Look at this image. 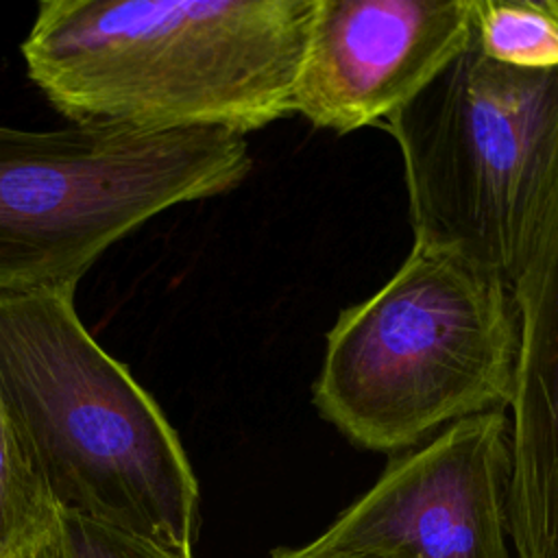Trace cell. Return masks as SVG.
Returning <instances> with one entry per match:
<instances>
[{
  "label": "cell",
  "mask_w": 558,
  "mask_h": 558,
  "mask_svg": "<svg viewBox=\"0 0 558 558\" xmlns=\"http://www.w3.org/2000/svg\"><path fill=\"white\" fill-rule=\"evenodd\" d=\"M316 0H46L28 78L74 124L240 135L292 111Z\"/></svg>",
  "instance_id": "6da1fadb"
},
{
  "label": "cell",
  "mask_w": 558,
  "mask_h": 558,
  "mask_svg": "<svg viewBox=\"0 0 558 558\" xmlns=\"http://www.w3.org/2000/svg\"><path fill=\"white\" fill-rule=\"evenodd\" d=\"M0 399L59 510L192 551L185 449L81 323L74 288L0 290Z\"/></svg>",
  "instance_id": "7a4b0ae2"
},
{
  "label": "cell",
  "mask_w": 558,
  "mask_h": 558,
  "mask_svg": "<svg viewBox=\"0 0 558 558\" xmlns=\"http://www.w3.org/2000/svg\"><path fill=\"white\" fill-rule=\"evenodd\" d=\"M519 314L495 275L414 244L327 333L312 399L353 445L401 451L512 401Z\"/></svg>",
  "instance_id": "3957f363"
},
{
  "label": "cell",
  "mask_w": 558,
  "mask_h": 558,
  "mask_svg": "<svg viewBox=\"0 0 558 558\" xmlns=\"http://www.w3.org/2000/svg\"><path fill=\"white\" fill-rule=\"evenodd\" d=\"M386 129L401 150L414 244L514 290L558 192V68L497 63L471 33Z\"/></svg>",
  "instance_id": "277c9868"
},
{
  "label": "cell",
  "mask_w": 558,
  "mask_h": 558,
  "mask_svg": "<svg viewBox=\"0 0 558 558\" xmlns=\"http://www.w3.org/2000/svg\"><path fill=\"white\" fill-rule=\"evenodd\" d=\"M253 161L227 129L0 124V290L76 288L153 216L240 185Z\"/></svg>",
  "instance_id": "5b68a950"
},
{
  "label": "cell",
  "mask_w": 558,
  "mask_h": 558,
  "mask_svg": "<svg viewBox=\"0 0 558 558\" xmlns=\"http://www.w3.org/2000/svg\"><path fill=\"white\" fill-rule=\"evenodd\" d=\"M508 488L510 425L495 410L395 458L307 547L388 558H514Z\"/></svg>",
  "instance_id": "8992f818"
},
{
  "label": "cell",
  "mask_w": 558,
  "mask_h": 558,
  "mask_svg": "<svg viewBox=\"0 0 558 558\" xmlns=\"http://www.w3.org/2000/svg\"><path fill=\"white\" fill-rule=\"evenodd\" d=\"M473 0H316L292 111L318 129L381 124L469 44Z\"/></svg>",
  "instance_id": "52a82bcc"
},
{
  "label": "cell",
  "mask_w": 558,
  "mask_h": 558,
  "mask_svg": "<svg viewBox=\"0 0 558 558\" xmlns=\"http://www.w3.org/2000/svg\"><path fill=\"white\" fill-rule=\"evenodd\" d=\"M519 357L508 525L514 558H558V192L512 290Z\"/></svg>",
  "instance_id": "ba28073f"
},
{
  "label": "cell",
  "mask_w": 558,
  "mask_h": 558,
  "mask_svg": "<svg viewBox=\"0 0 558 558\" xmlns=\"http://www.w3.org/2000/svg\"><path fill=\"white\" fill-rule=\"evenodd\" d=\"M61 510L26 453L0 399V558H37L59 527Z\"/></svg>",
  "instance_id": "9c48e42d"
},
{
  "label": "cell",
  "mask_w": 558,
  "mask_h": 558,
  "mask_svg": "<svg viewBox=\"0 0 558 558\" xmlns=\"http://www.w3.org/2000/svg\"><path fill=\"white\" fill-rule=\"evenodd\" d=\"M473 39L497 63L558 68V17L547 0H473Z\"/></svg>",
  "instance_id": "30bf717a"
},
{
  "label": "cell",
  "mask_w": 558,
  "mask_h": 558,
  "mask_svg": "<svg viewBox=\"0 0 558 558\" xmlns=\"http://www.w3.org/2000/svg\"><path fill=\"white\" fill-rule=\"evenodd\" d=\"M46 558H194L183 551L92 519L63 512Z\"/></svg>",
  "instance_id": "8fae6325"
},
{
  "label": "cell",
  "mask_w": 558,
  "mask_h": 558,
  "mask_svg": "<svg viewBox=\"0 0 558 558\" xmlns=\"http://www.w3.org/2000/svg\"><path fill=\"white\" fill-rule=\"evenodd\" d=\"M270 558H388L375 551H320L307 545L303 547H277Z\"/></svg>",
  "instance_id": "7c38bea8"
},
{
  "label": "cell",
  "mask_w": 558,
  "mask_h": 558,
  "mask_svg": "<svg viewBox=\"0 0 558 558\" xmlns=\"http://www.w3.org/2000/svg\"><path fill=\"white\" fill-rule=\"evenodd\" d=\"M547 4H549V9L556 13V17H558V0H547Z\"/></svg>",
  "instance_id": "4fadbf2b"
},
{
  "label": "cell",
  "mask_w": 558,
  "mask_h": 558,
  "mask_svg": "<svg viewBox=\"0 0 558 558\" xmlns=\"http://www.w3.org/2000/svg\"><path fill=\"white\" fill-rule=\"evenodd\" d=\"M37 558H46V551H44V554H39V556H37Z\"/></svg>",
  "instance_id": "5bb4252c"
}]
</instances>
